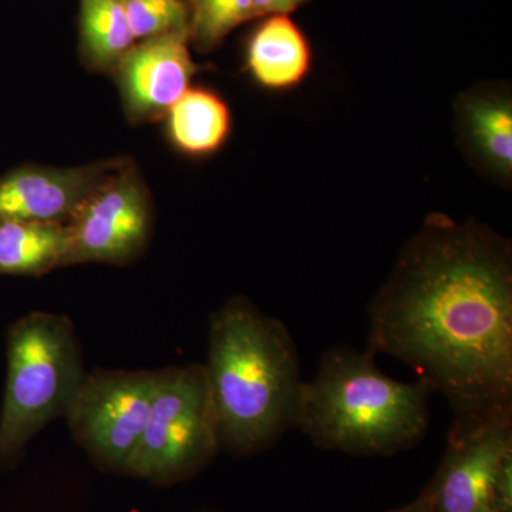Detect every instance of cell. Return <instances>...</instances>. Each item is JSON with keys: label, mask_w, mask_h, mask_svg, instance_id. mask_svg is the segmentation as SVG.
Returning a JSON list of instances; mask_svg holds the SVG:
<instances>
[{"label": "cell", "mask_w": 512, "mask_h": 512, "mask_svg": "<svg viewBox=\"0 0 512 512\" xmlns=\"http://www.w3.org/2000/svg\"><path fill=\"white\" fill-rule=\"evenodd\" d=\"M367 352L447 400L448 436L512 419V248L476 220L431 214L369 306Z\"/></svg>", "instance_id": "1"}, {"label": "cell", "mask_w": 512, "mask_h": 512, "mask_svg": "<svg viewBox=\"0 0 512 512\" xmlns=\"http://www.w3.org/2000/svg\"><path fill=\"white\" fill-rule=\"evenodd\" d=\"M202 365L221 451L251 456L296 429L305 380L295 340L281 320L244 296L229 299L211 316Z\"/></svg>", "instance_id": "2"}, {"label": "cell", "mask_w": 512, "mask_h": 512, "mask_svg": "<svg viewBox=\"0 0 512 512\" xmlns=\"http://www.w3.org/2000/svg\"><path fill=\"white\" fill-rule=\"evenodd\" d=\"M433 394L421 380L387 376L367 350L339 346L326 350L316 376L303 382L296 429L325 450L393 456L426 436Z\"/></svg>", "instance_id": "3"}, {"label": "cell", "mask_w": 512, "mask_h": 512, "mask_svg": "<svg viewBox=\"0 0 512 512\" xmlns=\"http://www.w3.org/2000/svg\"><path fill=\"white\" fill-rule=\"evenodd\" d=\"M5 394L0 409V467L23 456L30 441L66 416L86 376L72 319L32 312L6 335Z\"/></svg>", "instance_id": "4"}, {"label": "cell", "mask_w": 512, "mask_h": 512, "mask_svg": "<svg viewBox=\"0 0 512 512\" xmlns=\"http://www.w3.org/2000/svg\"><path fill=\"white\" fill-rule=\"evenodd\" d=\"M204 365L158 370L146 431L130 474L167 484L198 473L220 453Z\"/></svg>", "instance_id": "5"}, {"label": "cell", "mask_w": 512, "mask_h": 512, "mask_svg": "<svg viewBox=\"0 0 512 512\" xmlns=\"http://www.w3.org/2000/svg\"><path fill=\"white\" fill-rule=\"evenodd\" d=\"M158 370L86 373L66 419L72 436L100 466L130 473L146 431Z\"/></svg>", "instance_id": "6"}, {"label": "cell", "mask_w": 512, "mask_h": 512, "mask_svg": "<svg viewBox=\"0 0 512 512\" xmlns=\"http://www.w3.org/2000/svg\"><path fill=\"white\" fill-rule=\"evenodd\" d=\"M153 221L150 192L140 171L121 158L67 222L64 266L136 261L150 242Z\"/></svg>", "instance_id": "7"}, {"label": "cell", "mask_w": 512, "mask_h": 512, "mask_svg": "<svg viewBox=\"0 0 512 512\" xmlns=\"http://www.w3.org/2000/svg\"><path fill=\"white\" fill-rule=\"evenodd\" d=\"M511 454L512 419L448 436L446 456L420 497L430 512H497L498 476Z\"/></svg>", "instance_id": "8"}, {"label": "cell", "mask_w": 512, "mask_h": 512, "mask_svg": "<svg viewBox=\"0 0 512 512\" xmlns=\"http://www.w3.org/2000/svg\"><path fill=\"white\" fill-rule=\"evenodd\" d=\"M188 46V33H168L140 40L120 60L113 73L131 120L163 119L190 89L198 66Z\"/></svg>", "instance_id": "9"}, {"label": "cell", "mask_w": 512, "mask_h": 512, "mask_svg": "<svg viewBox=\"0 0 512 512\" xmlns=\"http://www.w3.org/2000/svg\"><path fill=\"white\" fill-rule=\"evenodd\" d=\"M120 161L121 158L73 168H16L0 178V220L66 225Z\"/></svg>", "instance_id": "10"}, {"label": "cell", "mask_w": 512, "mask_h": 512, "mask_svg": "<svg viewBox=\"0 0 512 512\" xmlns=\"http://www.w3.org/2000/svg\"><path fill=\"white\" fill-rule=\"evenodd\" d=\"M461 147L476 167L494 180L512 177V100L510 92L481 86L457 100Z\"/></svg>", "instance_id": "11"}, {"label": "cell", "mask_w": 512, "mask_h": 512, "mask_svg": "<svg viewBox=\"0 0 512 512\" xmlns=\"http://www.w3.org/2000/svg\"><path fill=\"white\" fill-rule=\"evenodd\" d=\"M245 64L262 89L289 92L311 73V42L288 15L265 16L248 37Z\"/></svg>", "instance_id": "12"}, {"label": "cell", "mask_w": 512, "mask_h": 512, "mask_svg": "<svg viewBox=\"0 0 512 512\" xmlns=\"http://www.w3.org/2000/svg\"><path fill=\"white\" fill-rule=\"evenodd\" d=\"M168 137L178 151L192 158L220 151L231 134L228 104L214 90L188 89L165 114Z\"/></svg>", "instance_id": "13"}, {"label": "cell", "mask_w": 512, "mask_h": 512, "mask_svg": "<svg viewBox=\"0 0 512 512\" xmlns=\"http://www.w3.org/2000/svg\"><path fill=\"white\" fill-rule=\"evenodd\" d=\"M66 225L0 220V276H43L66 262Z\"/></svg>", "instance_id": "14"}, {"label": "cell", "mask_w": 512, "mask_h": 512, "mask_svg": "<svg viewBox=\"0 0 512 512\" xmlns=\"http://www.w3.org/2000/svg\"><path fill=\"white\" fill-rule=\"evenodd\" d=\"M137 39L123 0H80V49L96 72H114Z\"/></svg>", "instance_id": "15"}, {"label": "cell", "mask_w": 512, "mask_h": 512, "mask_svg": "<svg viewBox=\"0 0 512 512\" xmlns=\"http://www.w3.org/2000/svg\"><path fill=\"white\" fill-rule=\"evenodd\" d=\"M254 0H188L190 43L200 52H211L242 23L251 20Z\"/></svg>", "instance_id": "16"}, {"label": "cell", "mask_w": 512, "mask_h": 512, "mask_svg": "<svg viewBox=\"0 0 512 512\" xmlns=\"http://www.w3.org/2000/svg\"><path fill=\"white\" fill-rule=\"evenodd\" d=\"M123 3L137 40L168 33L190 35L188 0H123Z\"/></svg>", "instance_id": "17"}, {"label": "cell", "mask_w": 512, "mask_h": 512, "mask_svg": "<svg viewBox=\"0 0 512 512\" xmlns=\"http://www.w3.org/2000/svg\"><path fill=\"white\" fill-rule=\"evenodd\" d=\"M309 0H254L252 2L251 20L272 15H289L306 5Z\"/></svg>", "instance_id": "18"}, {"label": "cell", "mask_w": 512, "mask_h": 512, "mask_svg": "<svg viewBox=\"0 0 512 512\" xmlns=\"http://www.w3.org/2000/svg\"><path fill=\"white\" fill-rule=\"evenodd\" d=\"M497 512H512V454L505 458L495 490Z\"/></svg>", "instance_id": "19"}, {"label": "cell", "mask_w": 512, "mask_h": 512, "mask_svg": "<svg viewBox=\"0 0 512 512\" xmlns=\"http://www.w3.org/2000/svg\"><path fill=\"white\" fill-rule=\"evenodd\" d=\"M389 512H430L429 505L424 501L423 497L417 498L412 504L406 505V507L399 508V510Z\"/></svg>", "instance_id": "20"}]
</instances>
